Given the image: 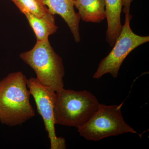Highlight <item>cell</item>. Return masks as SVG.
Returning <instances> with one entry per match:
<instances>
[{"label":"cell","instance_id":"6da1fadb","mask_svg":"<svg viewBox=\"0 0 149 149\" xmlns=\"http://www.w3.org/2000/svg\"><path fill=\"white\" fill-rule=\"evenodd\" d=\"M26 76L13 72L0 81V122L10 126L21 125L34 117Z\"/></svg>","mask_w":149,"mask_h":149},{"label":"cell","instance_id":"7a4b0ae2","mask_svg":"<svg viewBox=\"0 0 149 149\" xmlns=\"http://www.w3.org/2000/svg\"><path fill=\"white\" fill-rule=\"evenodd\" d=\"M99 104L97 97L89 91L63 88L56 93L54 107L56 124L79 128L90 119Z\"/></svg>","mask_w":149,"mask_h":149},{"label":"cell","instance_id":"3957f363","mask_svg":"<svg viewBox=\"0 0 149 149\" xmlns=\"http://www.w3.org/2000/svg\"><path fill=\"white\" fill-rule=\"evenodd\" d=\"M19 57L34 70L36 78L56 93L64 88V65L61 58L51 45L49 40L37 41L34 47L20 54Z\"/></svg>","mask_w":149,"mask_h":149},{"label":"cell","instance_id":"277c9868","mask_svg":"<svg viewBox=\"0 0 149 149\" xmlns=\"http://www.w3.org/2000/svg\"><path fill=\"white\" fill-rule=\"evenodd\" d=\"M123 104L118 105L100 104L90 119L77 128L80 136L88 141H97L125 133L137 134L123 117L121 108Z\"/></svg>","mask_w":149,"mask_h":149},{"label":"cell","instance_id":"5b68a950","mask_svg":"<svg viewBox=\"0 0 149 149\" xmlns=\"http://www.w3.org/2000/svg\"><path fill=\"white\" fill-rule=\"evenodd\" d=\"M132 19L130 13L125 14V22L114 47L99 63L93 75L94 79H100L107 73L116 78L123 62L128 54L139 46L149 42L148 36H140L133 32L130 27Z\"/></svg>","mask_w":149,"mask_h":149},{"label":"cell","instance_id":"8992f818","mask_svg":"<svg viewBox=\"0 0 149 149\" xmlns=\"http://www.w3.org/2000/svg\"><path fill=\"white\" fill-rule=\"evenodd\" d=\"M27 86L35 100L37 110L42 116L45 128L50 139L51 149L66 148L64 138L56 135L54 107L56 93L52 89L42 85L36 78L27 80Z\"/></svg>","mask_w":149,"mask_h":149},{"label":"cell","instance_id":"52a82bcc","mask_svg":"<svg viewBox=\"0 0 149 149\" xmlns=\"http://www.w3.org/2000/svg\"><path fill=\"white\" fill-rule=\"evenodd\" d=\"M74 0H44L49 12L61 16L68 25L76 42H80V17L74 9Z\"/></svg>","mask_w":149,"mask_h":149},{"label":"cell","instance_id":"ba28073f","mask_svg":"<svg viewBox=\"0 0 149 149\" xmlns=\"http://www.w3.org/2000/svg\"><path fill=\"white\" fill-rule=\"evenodd\" d=\"M105 4L107 22L106 40L109 45L113 47L123 28L121 23L122 0H105Z\"/></svg>","mask_w":149,"mask_h":149},{"label":"cell","instance_id":"9c48e42d","mask_svg":"<svg viewBox=\"0 0 149 149\" xmlns=\"http://www.w3.org/2000/svg\"><path fill=\"white\" fill-rule=\"evenodd\" d=\"M74 5L83 21L99 23L106 18L105 0H74Z\"/></svg>","mask_w":149,"mask_h":149},{"label":"cell","instance_id":"30bf717a","mask_svg":"<svg viewBox=\"0 0 149 149\" xmlns=\"http://www.w3.org/2000/svg\"><path fill=\"white\" fill-rule=\"evenodd\" d=\"M24 14L35 32L37 41L49 40V35L57 32L58 27L56 24L54 15L49 11L41 17H38L29 13H25Z\"/></svg>","mask_w":149,"mask_h":149},{"label":"cell","instance_id":"8fae6325","mask_svg":"<svg viewBox=\"0 0 149 149\" xmlns=\"http://www.w3.org/2000/svg\"><path fill=\"white\" fill-rule=\"evenodd\" d=\"M21 13H29L41 17L49 11L44 0H11Z\"/></svg>","mask_w":149,"mask_h":149},{"label":"cell","instance_id":"7c38bea8","mask_svg":"<svg viewBox=\"0 0 149 149\" xmlns=\"http://www.w3.org/2000/svg\"><path fill=\"white\" fill-rule=\"evenodd\" d=\"M133 0H122V6L123 7V13H130V8Z\"/></svg>","mask_w":149,"mask_h":149}]
</instances>
